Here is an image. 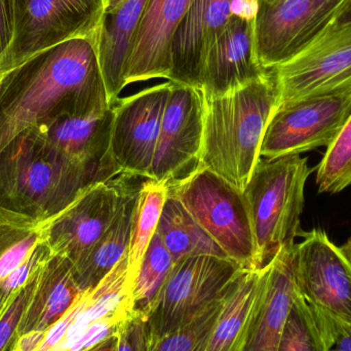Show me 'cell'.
I'll list each match as a JSON object with an SVG mask.
<instances>
[{
    "label": "cell",
    "instance_id": "obj_1",
    "mask_svg": "<svg viewBox=\"0 0 351 351\" xmlns=\"http://www.w3.org/2000/svg\"><path fill=\"white\" fill-rule=\"evenodd\" d=\"M98 31L61 43L5 72L0 88V152L26 130L63 115L112 108L97 56Z\"/></svg>",
    "mask_w": 351,
    "mask_h": 351
},
{
    "label": "cell",
    "instance_id": "obj_2",
    "mask_svg": "<svg viewBox=\"0 0 351 351\" xmlns=\"http://www.w3.org/2000/svg\"><path fill=\"white\" fill-rule=\"evenodd\" d=\"M119 174L115 162H70L34 129L26 130L0 152V208L47 222L95 184Z\"/></svg>",
    "mask_w": 351,
    "mask_h": 351
},
{
    "label": "cell",
    "instance_id": "obj_3",
    "mask_svg": "<svg viewBox=\"0 0 351 351\" xmlns=\"http://www.w3.org/2000/svg\"><path fill=\"white\" fill-rule=\"evenodd\" d=\"M278 106L271 70L227 94L204 95L202 168L243 192L261 160L262 141Z\"/></svg>",
    "mask_w": 351,
    "mask_h": 351
},
{
    "label": "cell",
    "instance_id": "obj_4",
    "mask_svg": "<svg viewBox=\"0 0 351 351\" xmlns=\"http://www.w3.org/2000/svg\"><path fill=\"white\" fill-rule=\"evenodd\" d=\"M313 172L300 154L259 160L243 191L260 269L300 232L304 190Z\"/></svg>",
    "mask_w": 351,
    "mask_h": 351
},
{
    "label": "cell",
    "instance_id": "obj_5",
    "mask_svg": "<svg viewBox=\"0 0 351 351\" xmlns=\"http://www.w3.org/2000/svg\"><path fill=\"white\" fill-rule=\"evenodd\" d=\"M228 259L243 269L260 270L251 219L243 192L208 169L199 168L169 187Z\"/></svg>",
    "mask_w": 351,
    "mask_h": 351
},
{
    "label": "cell",
    "instance_id": "obj_6",
    "mask_svg": "<svg viewBox=\"0 0 351 351\" xmlns=\"http://www.w3.org/2000/svg\"><path fill=\"white\" fill-rule=\"evenodd\" d=\"M241 269L232 260L215 256H191L176 262L143 315L150 340L191 324L223 298Z\"/></svg>",
    "mask_w": 351,
    "mask_h": 351
},
{
    "label": "cell",
    "instance_id": "obj_7",
    "mask_svg": "<svg viewBox=\"0 0 351 351\" xmlns=\"http://www.w3.org/2000/svg\"><path fill=\"white\" fill-rule=\"evenodd\" d=\"M302 237L294 247L297 288L335 343L341 332L351 328V262L322 229Z\"/></svg>",
    "mask_w": 351,
    "mask_h": 351
},
{
    "label": "cell",
    "instance_id": "obj_8",
    "mask_svg": "<svg viewBox=\"0 0 351 351\" xmlns=\"http://www.w3.org/2000/svg\"><path fill=\"white\" fill-rule=\"evenodd\" d=\"M256 51L271 70L292 59L351 8V0H257Z\"/></svg>",
    "mask_w": 351,
    "mask_h": 351
},
{
    "label": "cell",
    "instance_id": "obj_9",
    "mask_svg": "<svg viewBox=\"0 0 351 351\" xmlns=\"http://www.w3.org/2000/svg\"><path fill=\"white\" fill-rule=\"evenodd\" d=\"M14 40L0 72L66 41L95 34L103 16V0H14Z\"/></svg>",
    "mask_w": 351,
    "mask_h": 351
},
{
    "label": "cell",
    "instance_id": "obj_10",
    "mask_svg": "<svg viewBox=\"0 0 351 351\" xmlns=\"http://www.w3.org/2000/svg\"><path fill=\"white\" fill-rule=\"evenodd\" d=\"M351 113V86L278 105L266 129L260 156H294L328 146Z\"/></svg>",
    "mask_w": 351,
    "mask_h": 351
},
{
    "label": "cell",
    "instance_id": "obj_11",
    "mask_svg": "<svg viewBox=\"0 0 351 351\" xmlns=\"http://www.w3.org/2000/svg\"><path fill=\"white\" fill-rule=\"evenodd\" d=\"M135 176L117 175L95 184L45 222V241L56 255L75 263L110 227L128 198L140 189Z\"/></svg>",
    "mask_w": 351,
    "mask_h": 351
},
{
    "label": "cell",
    "instance_id": "obj_12",
    "mask_svg": "<svg viewBox=\"0 0 351 351\" xmlns=\"http://www.w3.org/2000/svg\"><path fill=\"white\" fill-rule=\"evenodd\" d=\"M278 105L351 86V18H343L271 69Z\"/></svg>",
    "mask_w": 351,
    "mask_h": 351
},
{
    "label": "cell",
    "instance_id": "obj_13",
    "mask_svg": "<svg viewBox=\"0 0 351 351\" xmlns=\"http://www.w3.org/2000/svg\"><path fill=\"white\" fill-rule=\"evenodd\" d=\"M202 136L204 93L173 82L148 179L170 187L202 168Z\"/></svg>",
    "mask_w": 351,
    "mask_h": 351
},
{
    "label": "cell",
    "instance_id": "obj_14",
    "mask_svg": "<svg viewBox=\"0 0 351 351\" xmlns=\"http://www.w3.org/2000/svg\"><path fill=\"white\" fill-rule=\"evenodd\" d=\"M172 84L150 86L113 105L110 154L123 174L148 178Z\"/></svg>",
    "mask_w": 351,
    "mask_h": 351
},
{
    "label": "cell",
    "instance_id": "obj_15",
    "mask_svg": "<svg viewBox=\"0 0 351 351\" xmlns=\"http://www.w3.org/2000/svg\"><path fill=\"white\" fill-rule=\"evenodd\" d=\"M195 0H148L132 41L125 86L154 78L170 80L176 31Z\"/></svg>",
    "mask_w": 351,
    "mask_h": 351
},
{
    "label": "cell",
    "instance_id": "obj_16",
    "mask_svg": "<svg viewBox=\"0 0 351 351\" xmlns=\"http://www.w3.org/2000/svg\"><path fill=\"white\" fill-rule=\"evenodd\" d=\"M254 24L255 16L232 14L202 64V90L204 96H221L232 92L268 71L258 60Z\"/></svg>",
    "mask_w": 351,
    "mask_h": 351
},
{
    "label": "cell",
    "instance_id": "obj_17",
    "mask_svg": "<svg viewBox=\"0 0 351 351\" xmlns=\"http://www.w3.org/2000/svg\"><path fill=\"white\" fill-rule=\"evenodd\" d=\"M233 0H195L176 31L170 82L202 90L204 59L232 16Z\"/></svg>",
    "mask_w": 351,
    "mask_h": 351
},
{
    "label": "cell",
    "instance_id": "obj_18",
    "mask_svg": "<svg viewBox=\"0 0 351 351\" xmlns=\"http://www.w3.org/2000/svg\"><path fill=\"white\" fill-rule=\"evenodd\" d=\"M295 245L282 247L264 267L261 296L243 351H278L285 323L298 293Z\"/></svg>",
    "mask_w": 351,
    "mask_h": 351
},
{
    "label": "cell",
    "instance_id": "obj_19",
    "mask_svg": "<svg viewBox=\"0 0 351 351\" xmlns=\"http://www.w3.org/2000/svg\"><path fill=\"white\" fill-rule=\"evenodd\" d=\"M112 119L110 108L99 114L63 115L34 130L70 162L102 166L114 162L110 154Z\"/></svg>",
    "mask_w": 351,
    "mask_h": 351
},
{
    "label": "cell",
    "instance_id": "obj_20",
    "mask_svg": "<svg viewBox=\"0 0 351 351\" xmlns=\"http://www.w3.org/2000/svg\"><path fill=\"white\" fill-rule=\"evenodd\" d=\"M73 263L53 254L41 268L34 292L16 330V338L31 332H47L82 298Z\"/></svg>",
    "mask_w": 351,
    "mask_h": 351
},
{
    "label": "cell",
    "instance_id": "obj_21",
    "mask_svg": "<svg viewBox=\"0 0 351 351\" xmlns=\"http://www.w3.org/2000/svg\"><path fill=\"white\" fill-rule=\"evenodd\" d=\"M148 0H127L117 10L103 14L97 36V56L111 106L125 86L132 41Z\"/></svg>",
    "mask_w": 351,
    "mask_h": 351
},
{
    "label": "cell",
    "instance_id": "obj_22",
    "mask_svg": "<svg viewBox=\"0 0 351 351\" xmlns=\"http://www.w3.org/2000/svg\"><path fill=\"white\" fill-rule=\"evenodd\" d=\"M264 268L241 269L229 285L206 351H243L257 311Z\"/></svg>",
    "mask_w": 351,
    "mask_h": 351
},
{
    "label": "cell",
    "instance_id": "obj_23",
    "mask_svg": "<svg viewBox=\"0 0 351 351\" xmlns=\"http://www.w3.org/2000/svg\"><path fill=\"white\" fill-rule=\"evenodd\" d=\"M139 191L128 198L104 234L73 264L74 278L82 292L96 288L127 255Z\"/></svg>",
    "mask_w": 351,
    "mask_h": 351
},
{
    "label": "cell",
    "instance_id": "obj_24",
    "mask_svg": "<svg viewBox=\"0 0 351 351\" xmlns=\"http://www.w3.org/2000/svg\"><path fill=\"white\" fill-rule=\"evenodd\" d=\"M156 233L170 252L174 263L191 256L228 258L183 204L171 194L165 204Z\"/></svg>",
    "mask_w": 351,
    "mask_h": 351
},
{
    "label": "cell",
    "instance_id": "obj_25",
    "mask_svg": "<svg viewBox=\"0 0 351 351\" xmlns=\"http://www.w3.org/2000/svg\"><path fill=\"white\" fill-rule=\"evenodd\" d=\"M169 195L166 184L154 180L142 183L132 223L131 239L128 250V280L133 292L134 282L158 222Z\"/></svg>",
    "mask_w": 351,
    "mask_h": 351
},
{
    "label": "cell",
    "instance_id": "obj_26",
    "mask_svg": "<svg viewBox=\"0 0 351 351\" xmlns=\"http://www.w3.org/2000/svg\"><path fill=\"white\" fill-rule=\"evenodd\" d=\"M45 222L0 208V282L45 241Z\"/></svg>",
    "mask_w": 351,
    "mask_h": 351
},
{
    "label": "cell",
    "instance_id": "obj_27",
    "mask_svg": "<svg viewBox=\"0 0 351 351\" xmlns=\"http://www.w3.org/2000/svg\"><path fill=\"white\" fill-rule=\"evenodd\" d=\"M333 346L298 291L285 323L278 351H330Z\"/></svg>",
    "mask_w": 351,
    "mask_h": 351
},
{
    "label": "cell",
    "instance_id": "obj_28",
    "mask_svg": "<svg viewBox=\"0 0 351 351\" xmlns=\"http://www.w3.org/2000/svg\"><path fill=\"white\" fill-rule=\"evenodd\" d=\"M174 265L172 256L158 233L148 245L134 282L132 299L136 313L144 315Z\"/></svg>",
    "mask_w": 351,
    "mask_h": 351
},
{
    "label": "cell",
    "instance_id": "obj_29",
    "mask_svg": "<svg viewBox=\"0 0 351 351\" xmlns=\"http://www.w3.org/2000/svg\"><path fill=\"white\" fill-rule=\"evenodd\" d=\"M321 193H338L351 185V113L317 168Z\"/></svg>",
    "mask_w": 351,
    "mask_h": 351
},
{
    "label": "cell",
    "instance_id": "obj_30",
    "mask_svg": "<svg viewBox=\"0 0 351 351\" xmlns=\"http://www.w3.org/2000/svg\"><path fill=\"white\" fill-rule=\"evenodd\" d=\"M224 296L186 327L160 339L150 340L148 351H206Z\"/></svg>",
    "mask_w": 351,
    "mask_h": 351
},
{
    "label": "cell",
    "instance_id": "obj_31",
    "mask_svg": "<svg viewBox=\"0 0 351 351\" xmlns=\"http://www.w3.org/2000/svg\"><path fill=\"white\" fill-rule=\"evenodd\" d=\"M39 272L12 296L0 317V351L8 350L16 338V330L20 325L21 319L34 292Z\"/></svg>",
    "mask_w": 351,
    "mask_h": 351
},
{
    "label": "cell",
    "instance_id": "obj_32",
    "mask_svg": "<svg viewBox=\"0 0 351 351\" xmlns=\"http://www.w3.org/2000/svg\"><path fill=\"white\" fill-rule=\"evenodd\" d=\"M149 343L145 317L135 313L119 329L113 351H148Z\"/></svg>",
    "mask_w": 351,
    "mask_h": 351
},
{
    "label": "cell",
    "instance_id": "obj_33",
    "mask_svg": "<svg viewBox=\"0 0 351 351\" xmlns=\"http://www.w3.org/2000/svg\"><path fill=\"white\" fill-rule=\"evenodd\" d=\"M14 34V0H0V65L12 47Z\"/></svg>",
    "mask_w": 351,
    "mask_h": 351
},
{
    "label": "cell",
    "instance_id": "obj_34",
    "mask_svg": "<svg viewBox=\"0 0 351 351\" xmlns=\"http://www.w3.org/2000/svg\"><path fill=\"white\" fill-rule=\"evenodd\" d=\"M47 332H31L14 338V344L19 351H36L43 341Z\"/></svg>",
    "mask_w": 351,
    "mask_h": 351
},
{
    "label": "cell",
    "instance_id": "obj_35",
    "mask_svg": "<svg viewBox=\"0 0 351 351\" xmlns=\"http://www.w3.org/2000/svg\"><path fill=\"white\" fill-rule=\"evenodd\" d=\"M330 351H351V328L341 332Z\"/></svg>",
    "mask_w": 351,
    "mask_h": 351
},
{
    "label": "cell",
    "instance_id": "obj_36",
    "mask_svg": "<svg viewBox=\"0 0 351 351\" xmlns=\"http://www.w3.org/2000/svg\"><path fill=\"white\" fill-rule=\"evenodd\" d=\"M127 0H103V14H109L123 5Z\"/></svg>",
    "mask_w": 351,
    "mask_h": 351
},
{
    "label": "cell",
    "instance_id": "obj_37",
    "mask_svg": "<svg viewBox=\"0 0 351 351\" xmlns=\"http://www.w3.org/2000/svg\"><path fill=\"white\" fill-rule=\"evenodd\" d=\"M115 340H117V336L110 338L107 341L103 342V343L99 344L98 346L88 351H113L114 350Z\"/></svg>",
    "mask_w": 351,
    "mask_h": 351
},
{
    "label": "cell",
    "instance_id": "obj_38",
    "mask_svg": "<svg viewBox=\"0 0 351 351\" xmlns=\"http://www.w3.org/2000/svg\"><path fill=\"white\" fill-rule=\"evenodd\" d=\"M12 298V297L8 296V295L0 289V317H1L2 313H3L4 309L6 308V306H8Z\"/></svg>",
    "mask_w": 351,
    "mask_h": 351
},
{
    "label": "cell",
    "instance_id": "obj_39",
    "mask_svg": "<svg viewBox=\"0 0 351 351\" xmlns=\"http://www.w3.org/2000/svg\"><path fill=\"white\" fill-rule=\"evenodd\" d=\"M341 251L343 252L344 255L346 256L348 260L351 262V237L346 241V245H342Z\"/></svg>",
    "mask_w": 351,
    "mask_h": 351
},
{
    "label": "cell",
    "instance_id": "obj_40",
    "mask_svg": "<svg viewBox=\"0 0 351 351\" xmlns=\"http://www.w3.org/2000/svg\"><path fill=\"white\" fill-rule=\"evenodd\" d=\"M6 351H19L16 350V346H14V341L12 342V344H10V348H8V350Z\"/></svg>",
    "mask_w": 351,
    "mask_h": 351
},
{
    "label": "cell",
    "instance_id": "obj_41",
    "mask_svg": "<svg viewBox=\"0 0 351 351\" xmlns=\"http://www.w3.org/2000/svg\"><path fill=\"white\" fill-rule=\"evenodd\" d=\"M4 75L5 72H0V88H1L2 82H3Z\"/></svg>",
    "mask_w": 351,
    "mask_h": 351
},
{
    "label": "cell",
    "instance_id": "obj_42",
    "mask_svg": "<svg viewBox=\"0 0 351 351\" xmlns=\"http://www.w3.org/2000/svg\"><path fill=\"white\" fill-rule=\"evenodd\" d=\"M343 18H351V8L350 10H348V14H346V16H343Z\"/></svg>",
    "mask_w": 351,
    "mask_h": 351
}]
</instances>
